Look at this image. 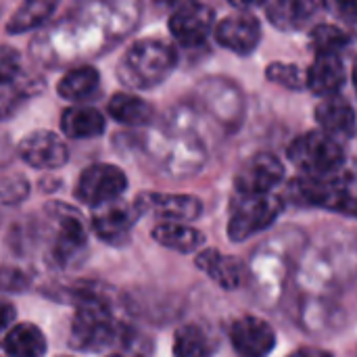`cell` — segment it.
Here are the masks:
<instances>
[{
	"label": "cell",
	"mask_w": 357,
	"mask_h": 357,
	"mask_svg": "<svg viewBox=\"0 0 357 357\" xmlns=\"http://www.w3.org/2000/svg\"><path fill=\"white\" fill-rule=\"evenodd\" d=\"M178 65L174 44L163 38L136 40L117 63V77L123 86L134 90H149L159 86Z\"/></svg>",
	"instance_id": "obj_1"
},
{
	"label": "cell",
	"mask_w": 357,
	"mask_h": 357,
	"mask_svg": "<svg viewBox=\"0 0 357 357\" xmlns=\"http://www.w3.org/2000/svg\"><path fill=\"white\" fill-rule=\"evenodd\" d=\"M119 322H115L109 297L79 303L69 324V347L75 351H105L115 347Z\"/></svg>",
	"instance_id": "obj_2"
},
{
	"label": "cell",
	"mask_w": 357,
	"mask_h": 357,
	"mask_svg": "<svg viewBox=\"0 0 357 357\" xmlns=\"http://www.w3.org/2000/svg\"><path fill=\"white\" fill-rule=\"evenodd\" d=\"M284 197L301 207H318L341 215L357 218V195L347 188L339 174L331 178L297 176L287 184Z\"/></svg>",
	"instance_id": "obj_3"
},
{
	"label": "cell",
	"mask_w": 357,
	"mask_h": 357,
	"mask_svg": "<svg viewBox=\"0 0 357 357\" xmlns=\"http://www.w3.org/2000/svg\"><path fill=\"white\" fill-rule=\"evenodd\" d=\"M293 165L301 169V176L310 178H331L343 172L345 153L343 144L324 134L322 130H312L297 136L287 151Z\"/></svg>",
	"instance_id": "obj_4"
},
{
	"label": "cell",
	"mask_w": 357,
	"mask_h": 357,
	"mask_svg": "<svg viewBox=\"0 0 357 357\" xmlns=\"http://www.w3.org/2000/svg\"><path fill=\"white\" fill-rule=\"evenodd\" d=\"M284 207L278 195H236L230 207L228 238L232 243H243L253 234L264 232L276 222Z\"/></svg>",
	"instance_id": "obj_5"
},
{
	"label": "cell",
	"mask_w": 357,
	"mask_h": 357,
	"mask_svg": "<svg viewBox=\"0 0 357 357\" xmlns=\"http://www.w3.org/2000/svg\"><path fill=\"white\" fill-rule=\"evenodd\" d=\"M44 213L54 226V238L50 245V261L69 268L75 264L86 249V226L82 213L73 205H65L59 201H50L44 207Z\"/></svg>",
	"instance_id": "obj_6"
},
{
	"label": "cell",
	"mask_w": 357,
	"mask_h": 357,
	"mask_svg": "<svg viewBox=\"0 0 357 357\" xmlns=\"http://www.w3.org/2000/svg\"><path fill=\"white\" fill-rule=\"evenodd\" d=\"M126 188H128V176L123 174V169L111 163H96L79 174L73 195L84 205L98 209L102 205L119 201Z\"/></svg>",
	"instance_id": "obj_7"
},
{
	"label": "cell",
	"mask_w": 357,
	"mask_h": 357,
	"mask_svg": "<svg viewBox=\"0 0 357 357\" xmlns=\"http://www.w3.org/2000/svg\"><path fill=\"white\" fill-rule=\"evenodd\" d=\"M287 178L284 163L272 153H257L247 159L234 176L236 195H272Z\"/></svg>",
	"instance_id": "obj_8"
},
{
	"label": "cell",
	"mask_w": 357,
	"mask_h": 357,
	"mask_svg": "<svg viewBox=\"0 0 357 357\" xmlns=\"http://www.w3.org/2000/svg\"><path fill=\"white\" fill-rule=\"evenodd\" d=\"M169 31L186 48L201 46L215 31V10L203 2H184L169 15Z\"/></svg>",
	"instance_id": "obj_9"
},
{
	"label": "cell",
	"mask_w": 357,
	"mask_h": 357,
	"mask_svg": "<svg viewBox=\"0 0 357 357\" xmlns=\"http://www.w3.org/2000/svg\"><path fill=\"white\" fill-rule=\"evenodd\" d=\"M140 215L153 213L163 222L186 224L195 222L203 213V203L192 195L174 192H140L134 201Z\"/></svg>",
	"instance_id": "obj_10"
},
{
	"label": "cell",
	"mask_w": 357,
	"mask_h": 357,
	"mask_svg": "<svg viewBox=\"0 0 357 357\" xmlns=\"http://www.w3.org/2000/svg\"><path fill=\"white\" fill-rule=\"evenodd\" d=\"M17 155L33 169H59L69 159V149L63 138L50 130H36L21 138Z\"/></svg>",
	"instance_id": "obj_11"
},
{
	"label": "cell",
	"mask_w": 357,
	"mask_h": 357,
	"mask_svg": "<svg viewBox=\"0 0 357 357\" xmlns=\"http://www.w3.org/2000/svg\"><path fill=\"white\" fill-rule=\"evenodd\" d=\"M230 343L241 357H266L276 347V333L274 328L257 318V316H243L230 326Z\"/></svg>",
	"instance_id": "obj_12"
},
{
	"label": "cell",
	"mask_w": 357,
	"mask_h": 357,
	"mask_svg": "<svg viewBox=\"0 0 357 357\" xmlns=\"http://www.w3.org/2000/svg\"><path fill=\"white\" fill-rule=\"evenodd\" d=\"M213 38L220 46L245 56L251 54L261 42V23L251 13L230 15L215 25Z\"/></svg>",
	"instance_id": "obj_13"
},
{
	"label": "cell",
	"mask_w": 357,
	"mask_h": 357,
	"mask_svg": "<svg viewBox=\"0 0 357 357\" xmlns=\"http://www.w3.org/2000/svg\"><path fill=\"white\" fill-rule=\"evenodd\" d=\"M136 205H128L123 201H115L109 205H102L98 209H92V228L94 234L109 243V245H123L130 236V230L134 222L138 220Z\"/></svg>",
	"instance_id": "obj_14"
},
{
	"label": "cell",
	"mask_w": 357,
	"mask_h": 357,
	"mask_svg": "<svg viewBox=\"0 0 357 357\" xmlns=\"http://www.w3.org/2000/svg\"><path fill=\"white\" fill-rule=\"evenodd\" d=\"M316 121L324 134H328L331 138H335L341 144L356 136V109L341 96L324 98L316 107Z\"/></svg>",
	"instance_id": "obj_15"
},
{
	"label": "cell",
	"mask_w": 357,
	"mask_h": 357,
	"mask_svg": "<svg viewBox=\"0 0 357 357\" xmlns=\"http://www.w3.org/2000/svg\"><path fill=\"white\" fill-rule=\"evenodd\" d=\"M320 8H324V4L307 0H276L266 4V15L276 29L299 31L314 23Z\"/></svg>",
	"instance_id": "obj_16"
},
{
	"label": "cell",
	"mask_w": 357,
	"mask_h": 357,
	"mask_svg": "<svg viewBox=\"0 0 357 357\" xmlns=\"http://www.w3.org/2000/svg\"><path fill=\"white\" fill-rule=\"evenodd\" d=\"M195 264L201 272H205L218 287H222L224 291H234L243 284L245 280V270L243 264L232 257V255H224L215 249H205L199 251L195 257Z\"/></svg>",
	"instance_id": "obj_17"
},
{
	"label": "cell",
	"mask_w": 357,
	"mask_h": 357,
	"mask_svg": "<svg viewBox=\"0 0 357 357\" xmlns=\"http://www.w3.org/2000/svg\"><path fill=\"white\" fill-rule=\"evenodd\" d=\"M347 82L341 56H316L307 69V88L324 98L337 96Z\"/></svg>",
	"instance_id": "obj_18"
},
{
	"label": "cell",
	"mask_w": 357,
	"mask_h": 357,
	"mask_svg": "<svg viewBox=\"0 0 357 357\" xmlns=\"http://www.w3.org/2000/svg\"><path fill=\"white\" fill-rule=\"evenodd\" d=\"M105 115L90 105H73L61 113V132L67 138H96L105 132Z\"/></svg>",
	"instance_id": "obj_19"
},
{
	"label": "cell",
	"mask_w": 357,
	"mask_h": 357,
	"mask_svg": "<svg viewBox=\"0 0 357 357\" xmlns=\"http://www.w3.org/2000/svg\"><path fill=\"white\" fill-rule=\"evenodd\" d=\"M2 349L8 357H42L46 354V337L31 322H17L4 333Z\"/></svg>",
	"instance_id": "obj_20"
},
{
	"label": "cell",
	"mask_w": 357,
	"mask_h": 357,
	"mask_svg": "<svg viewBox=\"0 0 357 357\" xmlns=\"http://www.w3.org/2000/svg\"><path fill=\"white\" fill-rule=\"evenodd\" d=\"M100 88V73L90 65H79L69 69L56 84L61 98L71 102H84L92 98Z\"/></svg>",
	"instance_id": "obj_21"
},
{
	"label": "cell",
	"mask_w": 357,
	"mask_h": 357,
	"mask_svg": "<svg viewBox=\"0 0 357 357\" xmlns=\"http://www.w3.org/2000/svg\"><path fill=\"white\" fill-rule=\"evenodd\" d=\"M107 111L117 123H123L130 128L149 126L153 121V115H155L153 107L144 98L130 94V92L113 94L107 102Z\"/></svg>",
	"instance_id": "obj_22"
},
{
	"label": "cell",
	"mask_w": 357,
	"mask_h": 357,
	"mask_svg": "<svg viewBox=\"0 0 357 357\" xmlns=\"http://www.w3.org/2000/svg\"><path fill=\"white\" fill-rule=\"evenodd\" d=\"M151 236L161 247L178 251V253H195L205 243V236L199 230L186 224H174V222H159L151 230Z\"/></svg>",
	"instance_id": "obj_23"
},
{
	"label": "cell",
	"mask_w": 357,
	"mask_h": 357,
	"mask_svg": "<svg viewBox=\"0 0 357 357\" xmlns=\"http://www.w3.org/2000/svg\"><path fill=\"white\" fill-rule=\"evenodd\" d=\"M56 8H59V2H54V0H29V2H23L13 13V17L6 21L4 31L6 33H23V31L36 29V27L44 25L54 15Z\"/></svg>",
	"instance_id": "obj_24"
},
{
	"label": "cell",
	"mask_w": 357,
	"mask_h": 357,
	"mask_svg": "<svg viewBox=\"0 0 357 357\" xmlns=\"http://www.w3.org/2000/svg\"><path fill=\"white\" fill-rule=\"evenodd\" d=\"M213 351H215V343L203 326L184 324L176 331L174 337L176 357H211Z\"/></svg>",
	"instance_id": "obj_25"
},
{
	"label": "cell",
	"mask_w": 357,
	"mask_h": 357,
	"mask_svg": "<svg viewBox=\"0 0 357 357\" xmlns=\"http://www.w3.org/2000/svg\"><path fill=\"white\" fill-rule=\"evenodd\" d=\"M351 44V33L335 23L314 25L310 31V46L316 56H339Z\"/></svg>",
	"instance_id": "obj_26"
},
{
	"label": "cell",
	"mask_w": 357,
	"mask_h": 357,
	"mask_svg": "<svg viewBox=\"0 0 357 357\" xmlns=\"http://www.w3.org/2000/svg\"><path fill=\"white\" fill-rule=\"evenodd\" d=\"M115 347L119 349L117 356L123 357H149L153 351V343L146 339V335H142L140 331H136L130 324L119 322L117 328V341Z\"/></svg>",
	"instance_id": "obj_27"
},
{
	"label": "cell",
	"mask_w": 357,
	"mask_h": 357,
	"mask_svg": "<svg viewBox=\"0 0 357 357\" xmlns=\"http://www.w3.org/2000/svg\"><path fill=\"white\" fill-rule=\"evenodd\" d=\"M266 77L274 84L289 88V90L307 88V73H303L293 63H270L266 69Z\"/></svg>",
	"instance_id": "obj_28"
},
{
	"label": "cell",
	"mask_w": 357,
	"mask_h": 357,
	"mask_svg": "<svg viewBox=\"0 0 357 357\" xmlns=\"http://www.w3.org/2000/svg\"><path fill=\"white\" fill-rule=\"evenodd\" d=\"M29 195V182L21 174L4 176L2 180V203L4 205H17Z\"/></svg>",
	"instance_id": "obj_29"
},
{
	"label": "cell",
	"mask_w": 357,
	"mask_h": 357,
	"mask_svg": "<svg viewBox=\"0 0 357 357\" xmlns=\"http://www.w3.org/2000/svg\"><path fill=\"white\" fill-rule=\"evenodd\" d=\"M0 73H2V86H10L21 75L19 54L10 46H2V52H0Z\"/></svg>",
	"instance_id": "obj_30"
},
{
	"label": "cell",
	"mask_w": 357,
	"mask_h": 357,
	"mask_svg": "<svg viewBox=\"0 0 357 357\" xmlns=\"http://www.w3.org/2000/svg\"><path fill=\"white\" fill-rule=\"evenodd\" d=\"M326 10L335 13L339 21H343L357 36V2H328L324 4Z\"/></svg>",
	"instance_id": "obj_31"
},
{
	"label": "cell",
	"mask_w": 357,
	"mask_h": 357,
	"mask_svg": "<svg viewBox=\"0 0 357 357\" xmlns=\"http://www.w3.org/2000/svg\"><path fill=\"white\" fill-rule=\"evenodd\" d=\"M27 284H29V278H27L23 272H19V270H15V268H4V270H2V289H4L6 293L25 291Z\"/></svg>",
	"instance_id": "obj_32"
},
{
	"label": "cell",
	"mask_w": 357,
	"mask_h": 357,
	"mask_svg": "<svg viewBox=\"0 0 357 357\" xmlns=\"http://www.w3.org/2000/svg\"><path fill=\"white\" fill-rule=\"evenodd\" d=\"M15 318H17V312H15V307L6 301V303L2 305V328H4V333H8V331L17 324Z\"/></svg>",
	"instance_id": "obj_33"
},
{
	"label": "cell",
	"mask_w": 357,
	"mask_h": 357,
	"mask_svg": "<svg viewBox=\"0 0 357 357\" xmlns=\"http://www.w3.org/2000/svg\"><path fill=\"white\" fill-rule=\"evenodd\" d=\"M289 357H333L328 351L318 349V347H301L297 351H293Z\"/></svg>",
	"instance_id": "obj_34"
},
{
	"label": "cell",
	"mask_w": 357,
	"mask_h": 357,
	"mask_svg": "<svg viewBox=\"0 0 357 357\" xmlns=\"http://www.w3.org/2000/svg\"><path fill=\"white\" fill-rule=\"evenodd\" d=\"M354 86H356V92H357V61H356V65H354Z\"/></svg>",
	"instance_id": "obj_35"
},
{
	"label": "cell",
	"mask_w": 357,
	"mask_h": 357,
	"mask_svg": "<svg viewBox=\"0 0 357 357\" xmlns=\"http://www.w3.org/2000/svg\"><path fill=\"white\" fill-rule=\"evenodd\" d=\"M107 357H123V356H117V354H115V356H107Z\"/></svg>",
	"instance_id": "obj_36"
},
{
	"label": "cell",
	"mask_w": 357,
	"mask_h": 357,
	"mask_svg": "<svg viewBox=\"0 0 357 357\" xmlns=\"http://www.w3.org/2000/svg\"><path fill=\"white\" fill-rule=\"evenodd\" d=\"M56 357H71V356H56Z\"/></svg>",
	"instance_id": "obj_37"
}]
</instances>
